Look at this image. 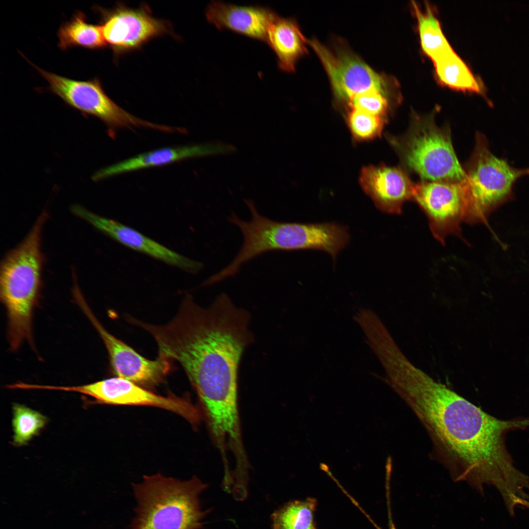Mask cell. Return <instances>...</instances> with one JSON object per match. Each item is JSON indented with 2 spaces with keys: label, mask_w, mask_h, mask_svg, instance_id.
<instances>
[{
  "label": "cell",
  "mask_w": 529,
  "mask_h": 529,
  "mask_svg": "<svg viewBox=\"0 0 529 529\" xmlns=\"http://www.w3.org/2000/svg\"><path fill=\"white\" fill-rule=\"evenodd\" d=\"M235 146L215 142L175 147H164L141 154L99 170L94 176L100 180L147 168L165 165L183 159L224 155L235 152Z\"/></svg>",
  "instance_id": "obj_16"
},
{
  "label": "cell",
  "mask_w": 529,
  "mask_h": 529,
  "mask_svg": "<svg viewBox=\"0 0 529 529\" xmlns=\"http://www.w3.org/2000/svg\"><path fill=\"white\" fill-rule=\"evenodd\" d=\"M57 389L89 396L99 404L159 408L180 415L194 427L201 419V413L188 396L180 397L171 393L167 396L158 395L119 377L83 385L59 386Z\"/></svg>",
  "instance_id": "obj_10"
},
{
  "label": "cell",
  "mask_w": 529,
  "mask_h": 529,
  "mask_svg": "<svg viewBox=\"0 0 529 529\" xmlns=\"http://www.w3.org/2000/svg\"><path fill=\"white\" fill-rule=\"evenodd\" d=\"M132 487L137 505L130 529H201L210 512L202 510L199 500L207 485L196 476L181 481L145 475Z\"/></svg>",
  "instance_id": "obj_5"
},
{
  "label": "cell",
  "mask_w": 529,
  "mask_h": 529,
  "mask_svg": "<svg viewBox=\"0 0 529 529\" xmlns=\"http://www.w3.org/2000/svg\"><path fill=\"white\" fill-rule=\"evenodd\" d=\"M205 14L207 20L218 29L231 30L264 42L268 28L278 16L269 8L239 6L219 1H211Z\"/></svg>",
  "instance_id": "obj_17"
},
{
  "label": "cell",
  "mask_w": 529,
  "mask_h": 529,
  "mask_svg": "<svg viewBox=\"0 0 529 529\" xmlns=\"http://www.w3.org/2000/svg\"><path fill=\"white\" fill-rule=\"evenodd\" d=\"M345 107L359 109L386 119L389 110L388 98L380 92L369 91L353 96Z\"/></svg>",
  "instance_id": "obj_25"
},
{
  "label": "cell",
  "mask_w": 529,
  "mask_h": 529,
  "mask_svg": "<svg viewBox=\"0 0 529 529\" xmlns=\"http://www.w3.org/2000/svg\"><path fill=\"white\" fill-rule=\"evenodd\" d=\"M28 61L48 82L52 93L82 113L99 119L110 134L123 128L145 127L165 132L169 130L167 125L143 120L122 109L107 95L97 78L74 80L46 71Z\"/></svg>",
  "instance_id": "obj_8"
},
{
  "label": "cell",
  "mask_w": 529,
  "mask_h": 529,
  "mask_svg": "<svg viewBox=\"0 0 529 529\" xmlns=\"http://www.w3.org/2000/svg\"><path fill=\"white\" fill-rule=\"evenodd\" d=\"M404 166L428 181L456 182L466 178L456 155L450 132L430 116H414L407 133L388 137Z\"/></svg>",
  "instance_id": "obj_6"
},
{
  "label": "cell",
  "mask_w": 529,
  "mask_h": 529,
  "mask_svg": "<svg viewBox=\"0 0 529 529\" xmlns=\"http://www.w3.org/2000/svg\"><path fill=\"white\" fill-rule=\"evenodd\" d=\"M328 76L337 102L346 105L353 96L377 91L388 96V81L339 40L329 48L317 39H308Z\"/></svg>",
  "instance_id": "obj_9"
},
{
  "label": "cell",
  "mask_w": 529,
  "mask_h": 529,
  "mask_svg": "<svg viewBox=\"0 0 529 529\" xmlns=\"http://www.w3.org/2000/svg\"><path fill=\"white\" fill-rule=\"evenodd\" d=\"M464 169L466 178L464 221L485 222L489 216L513 198L517 180L529 175V168H515L490 151L485 136L477 133L473 152Z\"/></svg>",
  "instance_id": "obj_7"
},
{
  "label": "cell",
  "mask_w": 529,
  "mask_h": 529,
  "mask_svg": "<svg viewBox=\"0 0 529 529\" xmlns=\"http://www.w3.org/2000/svg\"><path fill=\"white\" fill-rule=\"evenodd\" d=\"M387 384L414 413L429 434L436 457L456 481L482 491L492 484L502 496L519 489L527 475L505 446L506 434L529 427V416L496 418L415 366L404 357L393 366Z\"/></svg>",
  "instance_id": "obj_1"
},
{
  "label": "cell",
  "mask_w": 529,
  "mask_h": 529,
  "mask_svg": "<svg viewBox=\"0 0 529 529\" xmlns=\"http://www.w3.org/2000/svg\"><path fill=\"white\" fill-rule=\"evenodd\" d=\"M39 216L24 240L2 263L0 298L6 311L7 337L10 349L17 351L25 342L32 344V318L38 298L43 255L42 230L47 217Z\"/></svg>",
  "instance_id": "obj_4"
},
{
  "label": "cell",
  "mask_w": 529,
  "mask_h": 529,
  "mask_svg": "<svg viewBox=\"0 0 529 529\" xmlns=\"http://www.w3.org/2000/svg\"><path fill=\"white\" fill-rule=\"evenodd\" d=\"M57 36L58 47L63 50L76 47L97 49L107 46L100 25L88 23L82 12H76L62 24Z\"/></svg>",
  "instance_id": "obj_19"
},
{
  "label": "cell",
  "mask_w": 529,
  "mask_h": 529,
  "mask_svg": "<svg viewBox=\"0 0 529 529\" xmlns=\"http://www.w3.org/2000/svg\"><path fill=\"white\" fill-rule=\"evenodd\" d=\"M13 444L16 446L25 445L45 426L47 418L40 412L24 405L13 406Z\"/></svg>",
  "instance_id": "obj_23"
},
{
  "label": "cell",
  "mask_w": 529,
  "mask_h": 529,
  "mask_svg": "<svg viewBox=\"0 0 529 529\" xmlns=\"http://www.w3.org/2000/svg\"><path fill=\"white\" fill-rule=\"evenodd\" d=\"M346 121L353 138L358 141L373 140L382 133L386 119L365 111L347 108Z\"/></svg>",
  "instance_id": "obj_24"
},
{
  "label": "cell",
  "mask_w": 529,
  "mask_h": 529,
  "mask_svg": "<svg viewBox=\"0 0 529 529\" xmlns=\"http://www.w3.org/2000/svg\"><path fill=\"white\" fill-rule=\"evenodd\" d=\"M317 501L308 498L287 503L271 515L273 529H317L314 512Z\"/></svg>",
  "instance_id": "obj_22"
},
{
  "label": "cell",
  "mask_w": 529,
  "mask_h": 529,
  "mask_svg": "<svg viewBox=\"0 0 529 529\" xmlns=\"http://www.w3.org/2000/svg\"><path fill=\"white\" fill-rule=\"evenodd\" d=\"M439 81L450 88L482 93L480 82L453 49L433 61Z\"/></svg>",
  "instance_id": "obj_20"
},
{
  "label": "cell",
  "mask_w": 529,
  "mask_h": 529,
  "mask_svg": "<svg viewBox=\"0 0 529 529\" xmlns=\"http://www.w3.org/2000/svg\"><path fill=\"white\" fill-rule=\"evenodd\" d=\"M76 302L102 338L111 366L117 377L149 388L164 380L170 371L171 360L160 355L154 360L144 357L105 329L93 314L83 296H78Z\"/></svg>",
  "instance_id": "obj_13"
},
{
  "label": "cell",
  "mask_w": 529,
  "mask_h": 529,
  "mask_svg": "<svg viewBox=\"0 0 529 529\" xmlns=\"http://www.w3.org/2000/svg\"><path fill=\"white\" fill-rule=\"evenodd\" d=\"M359 181L364 192L382 212L400 214L403 204L412 199L414 184L400 168L365 166L361 170Z\"/></svg>",
  "instance_id": "obj_15"
},
{
  "label": "cell",
  "mask_w": 529,
  "mask_h": 529,
  "mask_svg": "<svg viewBox=\"0 0 529 529\" xmlns=\"http://www.w3.org/2000/svg\"><path fill=\"white\" fill-rule=\"evenodd\" d=\"M464 181H424L414 185L412 199L426 215L435 239L442 244L449 235L461 237L466 208Z\"/></svg>",
  "instance_id": "obj_12"
},
{
  "label": "cell",
  "mask_w": 529,
  "mask_h": 529,
  "mask_svg": "<svg viewBox=\"0 0 529 529\" xmlns=\"http://www.w3.org/2000/svg\"><path fill=\"white\" fill-rule=\"evenodd\" d=\"M266 43L275 53L279 68L286 72H294L298 60L308 52V39L292 18L278 15L268 28Z\"/></svg>",
  "instance_id": "obj_18"
},
{
  "label": "cell",
  "mask_w": 529,
  "mask_h": 529,
  "mask_svg": "<svg viewBox=\"0 0 529 529\" xmlns=\"http://www.w3.org/2000/svg\"><path fill=\"white\" fill-rule=\"evenodd\" d=\"M94 9L100 14V25L107 46L115 55L137 49L170 31L168 23L154 18L145 5L131 8L119 4L110 9L98 6Z\"/></svg>",
  "instance_id": "obj_11"
},
{
  "label": "cell",
  "mask_w": 529,
  "mask_h": 529,
  "mask_svg": "<svg viewBox=\"0 0 529 529\" xmlns=\"http://www.w3.org/2000/svg\"><path fill=\"white\" fill-rule=\"evenodd\" d=\"M250 314L225 293L204 308L186 295L168 323L138 326L156 341L159 355L178 361L207 415L223 417L239 409L238 374L242 353L253 341Z\"/></svg>",
  "instance_id": "obj_2"
},
{
  "label": "cell",
  "mask_w": 529,
  "mask_h": 529,
  "mask_svg": "<svg viewBox=\"0 0 529 529\" xmlns=\"http://www.w3.org/2000/svg\"><path fill=\"white\" fill-rule=\"evenodd\" d=\"M413 8L418 22L420 40L424 52L433 61L453 50L444 36L440 24L430 7L423 11L416 3Z\"/></svg>",
  "instance_id": "obj_21"
},
{
  "label": "cell",
  "mask_w": 529,
  "mask_h": 529,
  "mask_svg": "<svg viewBox=\"0 0 529 529\" xmlns=\"http://www.w3.org/2000/svg\"><path fill=\"white\" fill-rule=\"evenodd\" d=\"M72 210L107 236L137 252L189 273H196L203 267L201 263L171 250L118 221L97 215L79 206H74Z\"/></svg>",
  "instance_id": "obj_14"
},
{
  "label": "cell",
  "mask_w": 529,
  "mask_h": 529,
  "mask_svg": "<svg viewBox=\"0 0 529 529\" xmlns=\"http://www.w3.org/2000/svg\"><path fill=\"white\" fill-rule=\"evenodd\" d=\"M245 203L251 213L249 220H242L233 213L228 218L243 236L240 251L228 265L234 272H238L243 264L253 258L273 251L318 249L335 260L349 242L348 230L343 225L278 221L262 215L252 200H245Z\"/></svg>",
  "instance_id": "obj_3"
},
{
  "label": "cell",
  "mask_w": 529,
  "mask_h": 529,
  "mask_svg": "<svg viewBox=\"0 0 529 529\" xmlns=\"http://www.w3.org/2000/svg\"><path fill=\"white\" fill-rule=\"evenodd\" d=\"M364 309H365V308H364ZM362 309H361V310H362ZM361 310H360V311H359V312H360V311ZM357 313L356 314V315L357 314ZM356 315H355V316H356ZM355 316H354V317H355Z\"/></svg>",
  "instance_id": "obj_26"
}]
</instances>
